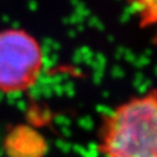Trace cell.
Listing matches in <instances>:
<instances>
[{"label":"cell","instance_id":"obj_1","mask_svg":"<svg viewBox=\"0 0 157 157\" xmlns=\"http://www.w3.org/2000/svg\"><path fill=\"white\" fill-rule=\"evenodd\" d=\"M99 150L105 157H157V90L132 98L104 117Z\"/></svg>","mask_w":157,"mask_h":157},{"label":"cell","instance_id":"obj_2","mask_svg":"<svg viewBox=\"0 0 157 157\" xmlns=\"http://www.w3.org/2000/svg\"><path fill=\"white\" fill-rule=\"evenodd\" d=\"M39 43L25 32L0 33V90L19 92L35 83L42 67Z\"/></svg>","mask_w":157,"mask_h":157},{"label":"cell","instance_id":"obj_3","mask_svg":"<svg viewBox=\"0 0 157 157\" xmlns=\"http://www.w3.org/2000/svg\"><path fill=\"white\" fill-rule=\"evenodd\" d=\"M142 28H157V0H124Z\"/></svg>","mask_w":157,"mask_h":157}]
</instances>
